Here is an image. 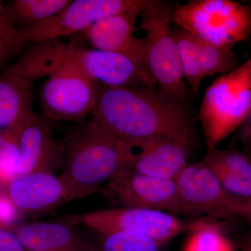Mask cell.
I'll return each instance as SVG.
<instances>
[{
    "mask_svg": "<svg viewBox=\"0 0 251 251\" xmlns=\"http://www.w3.org/2000/svg\"><path fill=\"white\" fill-rule=\"evenodd\" d=\"M156 89L100 85L90 120L126 143L162 135L191 148L196 127L186 103Z\"/></svg>",
    "mask_w": 251,
    "mask_h": 251,
    "instance_id": "obj_1",
    "label": "cell"
},
{
    "mask_svg": "<svg viewBox=\"0 0 251 251\" xmlns=\"http://www.w3.org/2000/svg\"><path fill=\"white\" fill-rule=\"evenodd\" d=\"M62 143L59 179L67 202L99 192L128 163L126 144L91 120L81 122Z\"/></svg>",
    "mask_w": 251,
    "mask_h": 251,
    "instance_id": "obj_2",
    "label": "cell"
},
{
    "mask_svg": "<svg viewBox=\"0 0 251 251\" xmlns=\"http://www.w3.org/2000/svg\"><path fill=\"white\" fill-rule=\"evenodd\" d=\"M251 108V58L208 87L200 109L207 150L235 133Z\"/></svg>",
    "mask_w": 251,
    "mask_h": 251,
    "instance_id": "obj_3",
    "label": "cell"
},
{
    "mask_svg": "<svg viewBox=\"0 0 251 251\" xmlns=\"http://www.w3.org/2000/svg\"><path fill=\"white\" fill-rule=\"evenodd\" d=\"M172 22L198 40L233 48L251 34V6L232 0H190L175 4Z\"/></svg>",
    "mask_w": 251,
    "mask_h": 251,
    "instance_id": "obj_4",
    "label": "cell"
},
{
    "mask_svg": "<svg viewBox=\"0 0 251 251\" xmlns=\"http://www.w3.org/2000/svg\"><path fill=\"white\" fill-rule=\"evenodd\" d=\"M174 8L175 4L167 1L148 0L139 16V28L145 33L144 38L149 71L160 91L186 103V81L171 27Z\"/></svg>",
    "mask_w": 251,
    "mask_h": 251,
    "instance_id": "obj_5",
    "label": "cell"
},
{
    "mask_svg": "<svg viewBox=\"0 0 251 251\" xmlns=\"http://www.w3.org/2000/svg\"><path fill=\"white\" fill-rule=\"evenodd\" d=\"M100 85L82 70L75 55V43L64 62L39 90L43 116L50 122H82L91 116Z\"/></svg>",
    "mask_w": 251,
    "mask_h": 251,
    "instance_id": "obj_6",
    "label": "cell"
},
{
    "mask_svg": "<svg viewBox=\"0 0 251 251\" xmlns=\"http://www.w3.org/2000/svg\"><path fill=\"white\" fill-rule=\"evenodd\" d=\"M69 219L73 226L82 225L104 236L117 232H138L158 243L184 231L191 232L203 222L185 223L169 213L132 207L101 209L69 216Z\"/></svg>",
    "mask_w": 251,
    "mask_h": 251,
    "instance_id": "obj_7",
    "label": "cell"
},
{
    "mask_svg": "<svg viewBox=\"0 0 251 251\" xmlns=\"http://www.w3.org/2000/svg\"><path fill=\"white\" fill-rule=\"evenodd\" d=\"M175 181L184 215L206 216L211 221L242 218L244 201L227 193L202 162L188 164Z\"/></svg>",
    "mask_w": 251,
    "mask_h": 251,
    "instance_id": "obj_8",
    "label": "cell"
},
{
    "mask_svg": "<svg viewBox=\"0 0 251 251\" xmlns=\"http://www.w3.org/2000/svg\"><path fill=\"white\" fill-rule=\"evenodd\" d=\"M148 2V0H71L53 18L22 30L27 40L33 44L60 39L85 32L105 18L143 10Z\"/></svg>",
    "mask_w": 251,
    "mask_h": 251,
    "instance_id": "obj_9",
    "label": "cell"
},
{
    "mask_svg": "<svg viewBox=\"0 0 251 251\" xmlns=\"http://www.w3.org/2000/svg\"><path fill=\"white\" fill-rule=\"evenodd\" d=\"M51 70L42 59L23 57L0 71V130L20 132L34 113V83Z\"/></svg>",
    "mask_w": 251,
    "mask_h": 251,
    "instance_id": "obj_10",
    "label": "cell"
},
{
    "mask_svg": "<svg viewBox=\"0 0 251 251\" xmlns=\"http://www.w3.org/2000/svg\"><path fill=\"white\" fill-rule=\"evenodd\" d=\"M108 196L125 207L143 208L182 214L175 179H162L124 166L106 186Z\"/></svg>",
    "mask_w": 251,
    "mask_h": 251,
    "instance_id": "obj_11",
    "label": "cell"
},
{
    "mask_svg": "<svg viewBox=\"0 0 251 251\" xmlns=\"http://www.w3.org/2000/svg\"><path fill=\"white\" fill-rule=\"evenodd\" d=\"M125 143L128 152L125 166L143 174L175 179L188 164L191 147L173 138L157 135Z\"/></svg>",
    "mask_w": 251,
    "mask_h": 251,
    "instance_id": "obj_12",
    "label": "cell"
},
{
    "mask_svg": "<svg viewBox=\"0 0 251 251\" xmlns=\"http://www.w3.org/2000/svg\"><path fill=\"white\" fill-rule=\"evenodd\" d=\"M51 123L34 112L21 130L18 138L16 175L48 172L62 165L63 143L54 138Z\"/></svg>",
    "mask_w": 251,
    "mask_h": 251,
    "instance_id": "obj_13",
    "label": "cell"
},
{
    "mask_svg": "<svg viewBox=\"0 0 251 251\" xmlns=\"http://www.w3.org/2000/svg\"><path fill=\"white\" fill-rule=\"evenodd\" d=\"M75 55L85 74L99 85L108 87H157L151 74L123 54L75 44Z\"/></svg>",
    "mask_w": 251,
    "mask_h": 251,
    "instance_id": "obj_14",
    "label": "cell"
},
{
    "mask_svg": "<svg viewBox=\"0 0 251 251\" xmlns=\"http://www.w3.org/2000/svg\"><path fill=\"white\" fill-rule=\"evenodd\" d=\"M143 10H135L102 20L84 32L92 49L123 54L150 74L145 38L135 35V23Z\"/></svg>",
    "mask_w": 251,
    "mask_h": 251,
    "instance_id": "obj_15",
    "label": "cell"
},
{
    "mask_svg": "<svg viewBox=\"0 0 251 251\" xmlns=\"http://www.w3.org/2000/svg\"><path fill=\"white\" fill-rule=\"evenodd\" d=\"M7 194L19 210L28 212L50 210L67 202L60 179L48 172L15 176L8 184Z\"/></svg>",
    "mask_w": 251,
    "mask_h": 251,
    "instance_id": "obj_16",
    "label": "cell"
},
{
    "mask_svg": "<svg viewBox=\"0 0 251 251\" xmlns=\"http://www.w3.org/2000/svg\"><path fill=\"white\" fill-rule=\"evenodd\" d=\"M12 231L29 251H97L93 243L72 224L32 223Z\"/></svg>",
    "mask_w": 251,
    "mask_h": 251,
    "instance_id": "obj_17",
    "label": "cell"
},
{
    "mask_svg": "<svg viewBox=\"0 0 251 251\" xmlns=\"http://www.w3.org/2000/svg\"><path fill=\"white\" fill-rule=\"evenodd\" d=\"M201 162L229 194L243 201L251 198V153L216 148L207 150Z\"/></svg>",
    "mask_w": 251,
    "mask_h": 251,
    "instance_id": "obj_18",
    "label": "cell"
},
{
    "mask_svg": "<svg viewBox=\"0 0 251 251\" xmlns=\"http://www.w3.org/2000/svg\"><path fill=\"white\" fill-rule=\"evenodd\" d=\"M71 0H11L4 4L11 22L20 29L45 23L62 11Z\"/></svg>",
    "mask_w": 251,
    "mask_h": 251,
    "instance_id": "obj_19",
    "label": "cell"
},
{
    "mask_svg": "<svg viewBox=\"0 0 251 251\" xmlns=\"http://www.w3.org/2000/svg\"><path fill=\"white\" fill-rule=\"evenodd\" d=\"M172 31L177 46L183 76L191 87L192 93L198 94L205 77L201 68L197 40L181 28L172 29Z\"/></svg>",
    "mask_w": 251,
    "mask_h": 251,
    "instance_id": "obj_20",
    "label": "cell"
},
{
    "mask_svg": "<svg viewBox=\"0 0 251 251\" xmlns=\"http://www.w3.org/2000/svg\"><path fill=\"white\" fill-rule=\"evenodd\" d=\"M201 68L204 77L228 74L239 67L233 48L218 47L196 39Z\"/></svg>",
    "mask_w": 251,
    "mask_h": 251,
    "instance_id": "obj_21",
    "label": "cell"
},
{
    "mask_svg": "<svg viewBox=\"0 0 251 251\" xmlns=\"http://www.w3.org/2000/svg\"><path fill=\"white\" fill-rule=\"evenodd\" d=\"M29 43L22 29L11 22L4 3L0 1V71L9 66L15 57L22 54Z\"/></svg>",
    "mask_w": 251,
    "mask_h": 251,
    "instance_id": "obj_22",
    "label": "cell"
},
{
    "mask_svg": "<svg viewBox=\"0 0 251 251\" xmlns=\"http://www.w3.org/2000/svg\"><path fill=\"white\" fill-rule=\"evenodd\" d=\"M191 232L184 251H234L233 244L215 225L203 222Z\"/></svg>",
    "mask_w": 251,
    "mask_h": 251,
    "instance_id": "obj_23",
    "label": "cell"
},
{
    "mask_svg": "<svg viewBox=\"0 0 251 251\" xmlns=\"http://www.w3.org/2000/svg\"><path fill=\"white\" fill-rule=\"evenodd\" d=\"M105 237L103 251H158V242L138 232H117Z\"/></svg>",
    "mask_w": 251,
    "mask_h": 251,
    "instance_id": "obj_24",
    "label": "cell"
},
{
    "mask_svg": "<svg viewBox=\"0 0 251 251\" xmlns=\"http://www.w3.org/2000/svg\"><path fill=\"white\" fill-rule=\"evenodd\" d=\"M18 160V140L9 138L0 150V183L9 184L16 175Z\"/></svg>",
    "mask_w": 251,
    "mask_h": 251,
    "instance_id": "obj_25",
    "label": "cell"
},
{
    "mask_svg": "<svg viewBox=\"0 0 251 251\" xmlns=\"http://www.w3.org/2000/svg\"><path fill=\"white\" fill-rule=\"evenodd\" d=\"M230 144L231 148L240 145V150L251 153V108L247 118L234 133Z\"/></svg>",
    "mask_w": 251,
    "mask_h": 251,
    "instance_id": "obj_26",
    "label": "cell"
},
{
    "mask_svg": "<svg viewBox=\"0 0 251 251\" xmlns=\"http://www.w3.org/2000/svg\"><path fill=\"white\" fill-rule=\"evenodd\" d=\"M18 210L7 193H0V225L14 222L17 219Z\"/></svg>",
    "mask_w": 251,
    "mask_h": 251,
    "instance_id": "obj_27",
    "label": "cell"
},
{
    "mask_svg": "<svg viewBox=\"0 0 251 251\" xmlns=\"http://www.w3.org/2000/svg\"><path fill=\"white\" fill-rule=\"evenodd\" d=\"M0 251H29L12 230L0 227Z\"/></svg>",
    "mask_w": 251,
    "mask_h": 251,
    "instance_id": "obj_28",
    "label": "cell"
},
{
    "mask_svg": "<svg viewBox=\"0 0 251 251\" xmlns=\"http://www.w3.org/2000/svg\"><path fill=\"white\" fill-rule=\"evenodd\" d=\"M238 246L242 251H251V232L243 234L239 238Z\"/></svg>",
    "mask_w": 251,
    "mask_h": 251,
    "instance_id": "obj_29",
    "label": "cell"
},
{
    "mask_svg": "<svg viewBox=\"0 0 251 251\" xmlns=\"http://www.w3.org/2000/svg\"><path fill=\"white\" fill-rule=\"evenodd\" d=\"M242 218L247 220L251 226V198L244 201Z\"/></svg>",
    "mask_w": 251,
    "mask_h": 251,
    "instance_id": "obj_30",
    "label": "cell"
},
{
    "mask_svg": "<svg viewBox=\"0 0 251 251\" xmlns=\"http://www.w3.org/2000/svg\"><path fill=\"white\" fill-rule=\"evenodd\" d=\"M8 140H9V137L5 130H0V150L4 148V145L7 143Z\"/></svg>",
    "mask_w": 251,
    "mask_h": 251,
    "instance_id": "obj_31",
    "label": "cell"
}]
</instances>
